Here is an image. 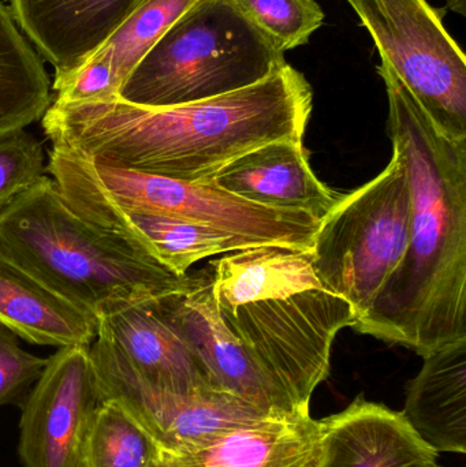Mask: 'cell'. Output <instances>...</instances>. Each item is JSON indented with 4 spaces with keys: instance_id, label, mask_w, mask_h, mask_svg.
Returning <instances> with one entry per match:
<instances>
[{
    "instance_id": "603a6c76",
    "label": "cell",
    "mask_w": 466,
    "mask_h": 467,
    "mask_svg": "<svg viewBox=\"0 0 466 467\" xmlns=\"http://www.w3.org/2000/svg\"><path fill=\"white\" fill-rule=\"evenodd\" d=\"M243 16L282 52L308 43L323 22L316 0H233Z\"/></svg>"
},
{
    "instance_id": "ffe728a7",
    "label": "cell",
    "mask_w": 466,
    "mask_h": 467,
    "mask_svg": "<svg viewBox=\"0 0 466 467\" xmlns=\"http://www.w3.org/2000/svg\"><path fill=\"white\" fill-rule=\"evenodd\" d=\"M401 413L438 454H465L466 337L424 357Z\"/></svg>"
},
{
    "instance_id": "6da1fadb",
    "label": "cell",
    "mask_w": 466,
    "mask_h": 467,
    "mask_svg": "<svg viewBox=\"0 0 466 467\" xmlns=\"http://www.w3.org/2000/svg\"><path fill=\"white\" fill-rule=\"evenodd\" d=\"M312 109L311 85L285 63L251 87L181 106H136L119 98L52 101L41 126L52 147L117 169L202 183L249 150L304 142Z\"/></svg>"
},
{
    "instance_id": "52a82bcc",
    "label": "cell",
    "mask_w": 466,
    "mask_h": 467,
    "mask_svg": "<svg viewBox=\"0 0 466 467\" xmlns=\"http://www.w3.org/2000/svg\"><path fill=\"white\" fill-rule=\"evenodd\" d=\"M410 199L399 153L374 180L339 197L320 221L312 266L326 288L349 302L356 321L404 258L409 244Z\"/></svg>"
},
{
    "instance_id": "e0dca14e",
    "label": "cell",
    "mask_w": 466,
    "mask_h": 467,
    "mask_svg": "<svg viewBox=\"0 0 466 467\" xmlns=\"http://www.w3.org/2000/svg\"><path fill=\"white\" fill-rule=\"evenodd\" d=\"M66 200V199H65ZM81 218L117 236L134 252L178 276L210 255L257 247L254 242L205 224L152 213H125L103 202L66 200Z\"/></svg>"
},
{
    "instance_id": "2e32d148",
    "label": "cell",
    "mask_w": 466,
    "mask_h": 467,
    "mask_svg": "<svg viewBox=\"0 0 466 467\" xmlns=\"http://www.w3.org/2000/svg\"><path fill=\"white\" fill-rule=\"evenodd\" d=\"M218 188L252 204L301 213L322 221L341 194L309 166L304 142L278 141L249 150L213 177Z\"/></svg>"
},
{
    "instance_id": "4fadbf2b",
    "label": "cell",
    "mask_w": 466,
    "mask_h": 467,
    "mask_svg": "<svg viewBox=\"0 0 466 467\" xmlns=\"http://www.w3.org/2000/svg\"><path fill=\"white\" fill-rule=\"evenodd\" d=\"M158 298L120 305L98 316L96 337L109 343L150 386L177 394L213 389L182 337L164 317Z\"/></svg>"
},
{
    "instance_id": "277c9868",
    "label": "cell",
    "mask_w": 466,
    "mask_h": 467,
    "mask_svg": "<svg viewBox=\"0 0 466 467\" xmlns=\"http://www.w3.org/2000/svg\"><path fill=\"white\" fill-rule=\"evenodd\" d=\"M0 253L96 318L163 296L185 276L85 221L46 175L0 210Z\"/></svg>"
},
{
    "instance_id": "d6986e66",
    "label": "cell",
    "mask_w": 466,
    "mask_h": 467,
    "mask_svg": "<svg viewBox=\"0 0 466 467\" xmlns=\"http://www.w3.org/2000/svg\"><path fill=\"white\" fill-rule=\"evenodd\" d=\"M0 324L27 343L89 348L98 320L0 253Z\"/></svg>"
},
{
    "instance_id": "9a60e30c",
    "label": "cell",
    "mask_w": 466,
    "mask_h": 467,
    "mask_svg": "<svg viewBox=\"0 0 466 467\" xmlns=\"http://www.w3.org/2000/svg\"><path fill=\"white\" fill-rule=\"evenodd\" d=\"M320 467H440L401 411L369 402L363 394L339 413L319 420Z\"/></svg>"
},
{
    "instance_id": "d4e9b609",
    "label": "cell",
    "mask_w": 466,
    "mask_h": 467,
    "mask_svg": "<svg viewBox=\"0 0 466 467\" xmlns=\"http://www.w3.org/2000/svg\"><path fill=\"white\" fill-rule=\"evenodd\" d=\"M18 339L0 324V408L24 400L48 361L24 350Z\"/></svg>"
},
{
    "instance_id": "ba28073f",
    "label": "cell",
    "mask_w": 466,
    "mask_h": 467,
    "mask_svg": "<svg viewBox=\"0 0 466 467\" xmlns=\"http://www.w3.org/2000/svg\"><path fill=\"white\" fill-rule=\"evenodd\" d=\"M440 133L466 140V59L427 0H347Z\"/></svg>"
},
{
    "instance_id": "8fae6325",
    "label": "cell",
    "mask_w": 466,
    "mask_h": 467,
    "mask_svg": "<svg viewBox=\"0 0 466 467\" xmlns=\"http://www.w3.org/2000/svg\"><path fill=\"white\" fill-rule=\"evenodd\" d=\"M164 317L182 337L211 386L264 410H303L274 383L222 323L211 266L188 272L174 290L159 296Z\"/></svg>"
},
{
    "instance_id": "9c48e42d",
    "label": "cell",
    "mask_w": 466,
    "mask_h": 467,
    "mask_svg": "<svg viewBox=\"0 0 466 467\" xmlns=\"http://www.w3.org/2000/svg\"><path fill=\"white\" fill-rule=\"evenodd\" d=\"M89 353L101 400L117 402L150 436L158 451H182L213 433L275 411L215 389L192 394L156 389L98 337Z\"/></svg>"
},
{
    "instance_id": "7c38bea8",
    "label": "cell",
    "mask_w": 466,
    "mask_h": 467,
    "mask_svg": "<svg viewBox=\"0 0 466 467\" xmlns=\"http://www.w3.org/2000/svg\"><path fill=\"white\" fill-rule=\"evenodd\" d=\"M322 430L309 410H275L213 433L182 451H159L163 467H320Z\"/></svg>"
},
{
    "instance_id": "30bf717a",
    "label": "cell",
    "mask_w": 466,
    "mask_h": 467,
    "mask_svg": "<svg viewBox=\"0 0 466 467\" xmlns=\"http://www.w3.org/2000/svg\"><path fill=\"white\" fill-rule=\"evenodd\" d=\"M100 403L89 348H57L22 405V465L85 467V443Z\"/></svg>"
},
{
    "instance_id": "7402d4cb",
    "label": "cell",
    "mask_w": 466,
    "mask_h": 467,
    "mask_svg": "<svg viewBox=\"0 0 466 467\" xmlns=\"http://www.w3.org/2000/svg\"><path fill=\"white\" fill-rule=\"evenodd\" d=\"M158 454L155 441L117 402L101 400L85 443V467H150Z\"/></svg>"
},
{
    "instance_id": "3957f363",
    "label": "cell",
    "mask_w": 466,
    "mask_h": 467,
    "mask_svg": "<svg viewBox=\"0 0 466 467\" xmlns=\"http://www.w3.org/2000/svg\"><path fill=\"white\" fill-rule=\"evenodd\" d=\"M219 317L303 410L330 373L337 335L356 323L349 302L328 290L309 252L257 246L210 263Z\"/></svg>"
},
{
    "instance_id": "484cf974",
    "label": "cell",
    "mask_w": 466,
    "mask_h": 467,
    "mask_svg": "<svg viewBox=\"0 0 466 467\" xmlns=\"http://www.w3.org/2000/svg\"><path fill=\"white\" fill-rule=\"evenodd\" d=\"M449 7L453 11H457V13L462 14L465 16L466 5L465 0H449Z\"/></svg>"
},
{
    "instance_id": "8992f818",
    "label": "cell",
    "mask_w": 466,
    "mask_h": 467,
    "mask_svg": "<svg viewBox=\"0 0 466 467\" xmlns=\"http://www.w3.org/2000/svg\"><path fill=\"white\" fill-rule=\"evenodd\" d=\"M47 172L66 200H90L125 213L194 222L243 236L256 246L311 252L320 226V221L305 213L252 204L213 182L117 169L63 148H51Z\"/></svg>"
},
{
    "instance_id": "5bb4252c",
    "label": "cell",
    "mask_w": 466,
    "mask_h": 467,
    "mask_svg": "<svg viewBox=\"0 0 466 467\" xmlns=\"http://www.w3.org/2000/svg\"><path fill=\"white\" fill-rule=\"evenodd\" d=\"M14 21L51 63L55 81L82 67L142 0H8Z\"/></svg>"
},
{
    "instance_id": "7a4b0ae2",
    "label": "cell",
    "mask_w": 466,
    "mask_h": 467,
    "mask_svg": "<svg viewBox=\"0 0 466 467\" xmlns=\"http://www.w3.org/2000/svg\"><path fill=\"white\" fill-rule=\"evenodd\" d=\"M388 134L409 188V244L356 331L427 357L466 337V140L438 130L388 63Z\"/></svg>"
},
{
    "instance_id": "cb8c5ba5",
    "label": "cell",
    "mask_w": 466,
    "mask_h": 467,
    "mask_svg": "<svg viewBox=\"0 0 466 467\" xmlns=\"http://www.w3.org/2000/svg\"><path fill=\"white\" fill-rule=\"evenodd\" d=\"M43 144L26 130L0 137V210L46 175Z\"/></svg>"
},
{
    "instance_id": "5b68a950",
    "label": "cell",
    "mask_w": 466,
    "mask_h": 467,
    "mask_svg": "<svg viewBox=\"0 0 466 467\" xmlns=\"http://www.w3.org/2000/svg\"><path fill=\"white\" fill-rule=\"evenodd\" d=\"M286 63L233 0H199L131 71L118 98L172 107L251 87Z\"/></svg>"
},
{
    "instance_id": "44dd1931",
    "label": "cell",
    "mask_w": 466,
    "mask_h": 467,
    "mask_svg": "<svg viewBox=\"0 0 466 467\" xmlns=\"http://www.w3.org/2000/svg\"><path fill=\"white\" fill-rule=\"evenodd\" d=\"M52 104L43 60L0 2V137L43 119Z\"/></svg>"
},
{
    "instance_id": "ac0fdd59",
    "label": "cell",
    "mask_w": 466,
    "mask_h": 467,
    "mask_svg": "<svg viewBox=\"0 0 466 467\" xmlns=\"http://www.w3.org/2000/svg\"><path fill=\"white\" fill-rule=\"evenodd\" d=\"M199 0H142L114 35L66 79L54 82L57 103H84L118 98L142 57L169 27Z\"/></svg>"
},
{
    "instance_id": "4316f807",
    "label": "cell",
    "mask_w": 466,
    "mask_h": 467,
    "mask_svg": "<svg viewBox=\"0 0 466 467\" xmlns=\"http://www.w3.org/2000/svg\"><path fill=\"white\" fill-rule=\"evenodd\" d=\"M150 467H163V465H161V462H159V461H156V462H155V463H153V465H152V466H150Z\"/></svg>"
}]
</instances>
